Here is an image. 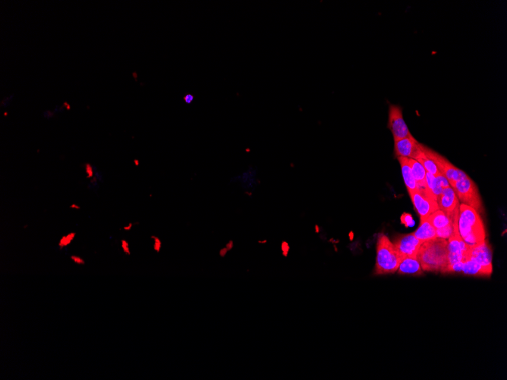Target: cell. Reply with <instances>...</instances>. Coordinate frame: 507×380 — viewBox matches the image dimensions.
Here are the masks:
<instances>
[{"label":"cell","instance_id":"obj_25","mask_svg":"<svg viewBox=\"0 0 507 380\" xmlns=\"http://www.w3.org/2000/svg\"><path fill=\"white\" fill-rule=\"evenodd\" d=\"M84 170H85L87 178L92 179V178H94V169H93V167L90 163H86L84 165Z\"/></svg>","mask_w":507,"mask_h":380},{"label":"cell","instance_id":"obj_21","mask_svg":"<svg viewBox=\"0 0 507 380\" xmlns=\"http://www.w3.org/2000/svg\"><path fill=\"white\" fill-rule=\"evenodd\" d=\"M436 232H437V238L448 239L454 232V226L453 224H450L445 227L441 228V229H436Z\"/></svg>","mask_w":507,"mask_h":380},{"label":"cell","instance_id":"obj_22","mask_svg":"<svg viewBox=\"0 0 507 380\" xmlns=\"http://www.w3.org/2000/svg\"><path fill=\"white\" fill-rule=\"evenodd\" d=\"M400 221L406 227H412L414 226L415 221L413 216L408 213H403L400 217Z\"/></svg>","mask_w":507,"mask_h":380},{"label":"cell","instance_id":"obj_1","mask_svg":"<svg viewBox=\"0 0 507 380\" xmlns=\"http://www.w3.org/2000/svg\"><path fill=\"white\" fill-rule=\"evenodd\" d=\"M458 228L461 238L469 248L486 241L485 228L479 213L466 204L459 206Z\"/></svg>","mask_w":507,"mask_h":380},{"label":"cell","instance_id":"obj_24","mask_svg":"<svg viewBox=\"0 0 507 380\" xmlns=\"http://www.w3.org/2000/svg\"><path fill=\"white\" fill-rule=\"evenodd\" d=\"M436 178H437V181H438L439 184H440L442 188H447V187H450L448 180L445 177L443 176L442 174H440L438 176L436 177Z\"/></svg>","mask_w":507,"mask_h":380},{"label":"cell","instance_id":"obj_34","mask_svg":"<svg viewBox=\"0 0 507 380\" xmlns=\"http://www.w3.org/2000/svg\"><path fill=\"white\" fill-rule=\"evenodd\" d=\"M27 227H28V225H25V226H24V229H26Z\"/></svg>","mask_w":507,"mask_h":380},{"label":"cell","instance_id":"obj_3","mask_svg":"<svg viewBox=\"0 0 507 380\" xmlns=\"http://www.w3.org/2000/svg\"><path fill=\"white\" fill-rule=\"evenodd\" d=\"M403 257L395 245L384 234L378 238L375 274L394 273L398 270Z\"/></svg>","mask_w":507,"mask_h":380},{"label":"cell","instance_id":"obj_5","mask_svg":"<svg viewBox=\"0 0 507 380\" xmlns=\"http://www.w3.org/2000/svg\"><path fill=\"white\" fill-rule=\"evenodd\" d=\"M422 149L427 157L429 158L431 160L434 162L440 174L445 177L448 180L449 182L459 181L468 178V175L463 171L456 168L450 161L447 160L441 155L436 153L435 151L431 150L428 147H425L423 144L422 145Z\"/></svg>","mask_w":507,"mask_h":380},{"label":"cell","instance_id":"obj_12","mask_svg":"<svg viewBox=\"0 0 507 380\" xmlns=\"http://www.w3.org/2000/svg\"><path fill=\"white\" fill-rule=\"evenodd\" d=\"M399 274L414 275L419 276L423 274L420 263L417 257H404L400 263L398 268Z\"/></svg>","mask_w":507,"mask_h":380},{"label":"cell","instance_id":"obj_33","mask_svg":"<svg viewBox=\"0 0 507 380\" xmlns=\"http://www.w3.org/2000/svg\"><path fill=\"white\" fill-rule=\"evenodd\" d=\"M135 162H136V165H139V162H138V161H137V160H136V161H135Z\"/></svg>","mask_w":507,"mask_h":380},{"label":"cell","instance_id":"obj_31","mask_svg":"<svg viewBox=\"0 0 507 380\" xmlns=\"http://www.w3.org/2000/svg\"><path fill=\"white\" fill-rule=\"evenodd\" d=\"M133 225L134 224H133V223H129L128 224L125 225V226L123 227V229L125 231L132 230V229H133Z\"/></svg>","mask_w":507,"mask_h":380},{"label":"cell","instance_id":"obj_27","mask_svg":"<svg viewBox=\"0 0 507 380\" xmlns=\"http://www.w3.org/2000/svg\"><path fill=\"white\" fill-rule=\"evenodd\" d=\"M121 248L122 249L124 254L126 255H131V250L130 248V243H129L128 241L126 239H121Z\"/></svg>","mask_w":507,"mask_h":380},{"label":"cell","instance_id":"obj_28","mask_svg":"<svg viewBox=\"0 0 507 380\" xmlns=\"http://www.w3.org/2000/svg\"><path fill=\"white\" fill-rule=\"evenodd\" d=\"M183 100L187 105L192 104L194 100H195V96L188 93V94H186L184 96Z\"/></svg>","mask_w":507,"mask_h":380},{"label":"cell","instance_id":"obj_7","mask_svg":"<svg viewBox=\"0 0 507 380\" xmlns=\"http://www.w3.org/2000/svg\"><path fill=\"white\" fill-rule=\"evenodd\" d=\"M388 127L392 133L394 142L413 136L403 119L402 108L397 105H390Z\"/></svg>","mask_w":507,"mask_h":380},{"label":"cell","instance_id":"obj_26","mask_svg":"<svg viewBox=\"0 0 507 380\" xmlns=\"http://www.w3.org/2000/svg\"><path fill=\"white\" fill-rule=\"evenodd\" d=\"M70 259L73 262L74 264H76V265H85V260H84L83 257H81V256L75 255V254H73V255L71 256Z\"/></svg>","mask_w":507,"mask_h":380},{"label":"cell","instance_id":"obj_18","mask_svg":"<svg viewBox=\"0 0 507 380\" xmlns=\"http://www.w3.org/2000/svg\"><path fill=\"white\" fill-rule=\"evenodd\" d=\"M422 145L421 144L420 150L418 152L417 154L415 156V160L417 161L418 162L421 164L422 166L425 168L427 172L430 173V174H433L434 176L437 177L440 175V171L437 169V166H436L435 164L434 163L432 160L429 159V158L427 157L426 155L425 154L423 151H422Z\"/></svg>","mask_w":507,"mask_h":380},{"label":"cell","instance_id":"obj_8","mask_svg":"<svg viewBox=\"0 0 507 380\" xmlns=\"http://www.w3.org/2000/svg\"><path fill=\"white\" fill-rule=\"evenodd\" d=\"M437 201L439 210L445 213L452 220L459 217L460 202L452 187L443 189Z\"/></svg>","mask_w":507,"mask_h":380},{"label":"cell","instance_id":"obj_29","mask_svg":"<svg viewBox=\"0 0 507 380\" xmlns=\"http://www.w3.org/2000/svg\"><path fill=\"white\" fill-rule=\"evenodd\" d=\"M228 251H228L227 248H222V249H221L220 251H219V255H220V257H224L226 255V254H227Z\"/></svg>","mask_w":507,"mask_h":380},{"label":"cell","instance_id":"obj_23","mask_svg":"<svg viewBox=\"0 0 507 380\" xmlns=\"http://www.w3.org/2000/svg\"><path fill=\"white\" fill-rule=\"evenodd\" d=\"M151 239L153 240V249L155 252L160 253L162 250L163 242L159 237L156 236H151Z\"/></svg>","mask_w":507,"mask_h":380},{"label":"cell","instance_id":"obj_13","mask_svg":"<svg viewBox=\"0 0 507 380\" xmlns=\"http://www.w3.org/2000/svg\"><path fill=\"white\" fill-rule=\"evenodd\" d=\"M397 159H398L400 166H401L402 174H403L406 188H407L409 195H411L418 190L419 186L417 185V183L413 177V173H412L410 167L408 163V158L399 157L397 158Z\"/></svg>","mask_w":507,"mask_h":380},{"label":"cell","instance_id":"obj_16","mask_svg":"<svg viewBox=\"0 0 507 380\" xmlns=\"http://www.w3.org/2000/svg\"><path fill=\"white\" fill-rule=\"evenodd\" d=\"M461 273L468 276H490V274L487 273V270L479 264L476 260L473 259L468 258L463 262L462 264Z\"/></svg>","mask_w":507,"mask_h":380},{"label":"cell","instance_id":"obj_10","mask_svg":"<svg viewBox=\"0 0 507 380\" xmlns=\"http://www.w3.org/2000/svg\"><path fill=\"white\" fill-rule=\"evenodd\" d=\"M403 257H416L422 242L415 237L413 233L400 235L393 242Z\"/></svg>","mask_w":507,"mask_h":380},{"label":"cell","instance_id":"obj_32","mask_svg":"<svg viewBox=\"0 0 507 380\" xmlns=\"http://www.w3.org/2000/svg\"><path fill=\"white\" fill-rule=\"evenodd\" d=\"M232 247H233V242H229V243L226 245V248H227L228 251L232 249Z\"/></svg>","mask_w":507,"mask_h":380},{"label":"cell","instance_id":"obj_14","mask_svg":"<svg viewBox=\"0 0 507 380\" xmlns=\"http://www.w3.org/2000/svg\"><path fill=\"white\" fill-rule=\"evenodd\" d=\"M413 234L422 243L437 238L435 228L428 220H422L420 226Z\"/></svg>","mask_w":507,"mask_h":380},{"label":"cell","instance_id":"obj_15","mask_svg":"<svg viewBox=\"0 0 507 380\" xmlns=\"http://www.w3.org/2000/svg\"><path fill=\"white\" fill-rule=\"evenodd\" d=\"M408 163L419 187L428 190L426 183L427 171L425 168L415 159L408 158Z\"/></svg>","mask_w":507,"mask_h":380},{"label":"cell","instance_id":"obj_17","mask_svg":"<svg viewBox=\"0 0 507 380\" xmlns=\"http://www.w3.org/2000/svg\"><path fill=\"white\" fill-rule=\"evenodd\" d=\"M426 220H428L436 229H441L449 225L453 224L450 217L440 210H437L433 213Z\"/></svg>","mask_w":507,"mask_h":380},{"label":"cell","instance_id":"obj_20","mask_svg":"<svg viewBox=\"0 0 507 380\" xmlns=\"http://www.w3.org/2000/svg\"><path fill=\"white\" fill-rule=\"evenodd\" d=\"M76 236L77 234L75 232H69L66 235L62 236L59 239V242H58V246H59V249H64V248L69 246L73 242V241L75 240Z\"/></svg>","mask_w":507,"mask_h":380},{"label":"cell","instance_id":"obj_2","mask_svg":"<svg viewBox=\"0 0 507 380\" xmlns=\"http://www.w3.org/2000/svg\"><path fill=\"white\" fill-rule=\"evenodd\" d=\"M447 245V239L440 238L422 243L416 256L422 270L446 273L449 264Z\"/></svg>","mask_w":507,"mask_h":380},{"label":"cell","instance_id":"obj_19","mask_svg":"<svg viewBox=\"0 0 507 380\" xmlns=\"http://www.w3.org/2000/svg\"><path fill=\"white\" fill-rule=\"evenodd\" d=\"M426 183L428 191H429V192H431V193L432 194V195H434L437 200V198H438V197L440 196V194L442 193L443 188L440 187L438 181H437V178H436V177L434 176L433 174L427 172Z\"/></svg>","mask_w":507,"mask_h":380},{"label":"cell","instance_id":"obj_11","mask_svg":"<svg viewBox=\"0 0 507 380\" xmlns=\"http://www.w3.org/2000/svg\"><path fill=\"white\" fill-rule=\"evenodd\" d=\"M421 144L414 137L402 139L397 140L394 143V154L396 157H406L409 159H414L421 148Z\"/></svg>","mask_w":507,"mask_h":380},{"label":"cell","instance_id":"obj_4","mask_svg":"<svg viewBox=\"0 0 507 380\" xmlns=\"http://www.w3.org/2000/svg\"><path fill=\"white\" fill-rule=\"evenodd\" d=\"M449 183L462 204L471 207L479 214L484 212V207L478 187L469 177L461 181H450Z\"/></svg>","mask_w":507,"mask_h":380},{"label":"cell","instance_id":"obj_9","mask_svg":"<svg viewBox=\"0 0 507 380\" xmlns=\"http://www.w3.org/2000/svg\"><path fill=\"white\" fill-rule=\"evenodd\" d=\"M468 258L476 260L487 270L489 274L491 275L492 271H493L492 251L487 241L477 245V246L469 248L468 252L465 254V260Z\"/></svg>","mask_w":507,"mask_h":380},{"label":"cell","instance_id":"obj_6","mask_svg":"<svg viewBox=\"0 0 507 380\" xmlns=\"http://www.w3.org/2000/svg\"><path fill=\"white\" fill-rule=\"evenodd\" d=\"M410 197L416 211L420 216L421 221L426 220L431 214L439 210L437 198L426 189L419 187Z\"/></svg>","mask_w":507,"mask_h":380},{"label":"cell","instance_id":"obj_30","mask_svg":"<svg viewBox=\"0 0 507 380\" xmlns=\"http://www.w3.org/2000/svg\"><path fill=\"white\" fill-rule=\"evenodd\" d=\"M69 208H70L71 209L75 210V211H78V210L81 209V207H80V205L75 204V203H73V204H71L70 206H69Z\"/></svg>","mask_w":507,"mask_h":380}]
</instances>
